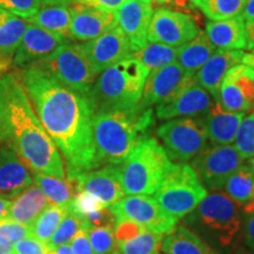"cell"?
Listing matches in <instances>:
<instances>
[{
  "mask_svg": "<svg viewBox=\"0 0 254 254\" xmlns=\"http://www.w3.org/2000/svg\"><path fill=\"white\" fill-rule=\"evenodd\" d=\"M20 82L44 128L66 163V177L100 167L93 141L94 107L39 66L21 69Z\"/></svg>",
  "mask_w": 254,
  "mask_h": 254,
  "instance_id": "cell-1",
  "label": "cell"
},
{
  "mask_svg": "<svg viewBox=\"0 0 254 254\" xmlns=\"http://www.w3.org/2000/svg\"><path fill=\"white\" fill-rule=\"evenodd\" d=\"M0 142L9 146L32 172L66 178L65 163L58 147L13 73L0 77Z\"/></svg>",
  "mask_w": 254,
  "mask_h": 254,
  "instance_id": "cell-2",
  "label": "cell"
},
{
  "mask_svg": "<svg viewBox=\"0 0 254 254\" xmlns=\"http://www.w3.org/2000/svg\"><path fill=\"white\" fill-rule=\"evenodd\" d=\"M155 123L152 109L98 112L93 118L95 152L103 165H120L136 145L148 136Z\"/></svg>",
  "mask_w": 254,
  "mask_h": 254,
  "instance_id": "cell-3",
  "label": "cell"
},
{
  "mask_svg": "<svg viewBox=\"0 0 254 254\" xmlns=\"http://www.w3.org/2000/svg\"><path fill=\"white\" fill-rule=\"evenodd\" d=\"M148 74L150 71L133 57L105 68L88 94L95 113L138 106Z\"/></svg>",
  "mask_w": 254,
  "mask_h": 254,
  "instance_id": "cell-4",
  "label": "cell"
},
{
  "mask_svg": "<svg viewBox=\"0 0 254 254\" xmlns=\"http://www.w3.org/2000/svg\"><path fill=\"white\" fill-rule=\"evenodd\" d=\"M172 164L163 145L153 136H146L126 160L118 165L125 194H154Z\"/></svg>",
  "mask_w": 254,
  "mask_h": 254,
  "instance_id": "cell-5",
  "label": "cell"
},
{
  "mask_svg": "<svg viewBox=\"0 0 254 254\" xmlns=\"http://www.w3.org/2000/svg\"><path fill=\"white\" fill-rule=\"evenodd\" d=\"M207 194V190L200 182L193 167L178 163L172 164L153 195L168 214L179 220L194 211Z\"/></svg>",
  "mask_w": 254,
  "mask_h": 254,
  "instance_id": "cell-6",
  "label": "cell"
},
{
  "mask_svg": "<svg viewBox=\"0 0 254 254\" xmlns=\"http://www.w3.org/2000/svg\"><path fill=\"white\" fill-rule=\"evenodd\" d=\"M240 208L224 190H213L190 214L200 230L220 246L228 247L241 230Z\"/></svg>",
  "mask_w": 254,
  "mask_h": 254,
  "instance_id": "cell-7",
  "label": "cell"
},
{
  "mask_svg": "<svg viewBox=\"0 0 254 254\" xmlns=\"http://www.w3.org/2000/svg\"><path fill=\"white\" fill-rule=\"evenodd\" d=\"M59 82L82 94H90L98 73L82 44L67 41L43 62L37 64Z\"/></svg>",
  "mask_w": 254,
  "mask_h": 254,
  "instance_id": "cell-8",
  "label": "cell"
},
{
  "mask_svg": "<svg viewBox=\"0 0 254 254\" xmlns=\"http://www.w3.org/2000/svg\"><path fill=\"white\" fill-rule=\"evenodd\" d=\"M157 135L171 160H190L208 147L201 120L190 117L167 120L158 127Z\"/></svg>",
  "mask_w": 254,
  "mask_h": 254,
  "instance_id": "cell-9",
  "label": "cell"
},
{
  "mask_svg": "<svg viewBox=\"0 0 254 254\" xmlns=\"http://www.w3.org/2000/svg\"><path fill=\"white\" fill-rule=\"evenodd\" d=\"M109 208L116 217V220H132L161 236H167L177 227L178 219L168 214L157 200L150 195L124 196Z\"/></svg>",
  "mask_w": 254,
  "mask_h": 254,
  "instance_id": "cell-10",
  "label": "cell"
},
{
  "mask_svg": "<svg viewBox=\"0 0 254 254\" xmlns=\"http://www.w3.org/2000/svg\"><path fill=\"white\" fill-rule=\"evenodd\" d=\"M244 161L245 159L233 145H213L193 158L192 167L205 189L213 192L224 187L231 174L244 165Z\"/></svg>",
  "mask_w": 254,
  "mask_h": 254,
  "instance_id": "cell-11",
  "label": "cell"
},
{
  "mask_svg": "<svg viewBox=\"0 0 254 254\" xmlns=\"http://www.w3.org/2000/svg\"><path fill=\"white\" fill-rule=\"evenodd\" d=\"M212 103L213 98L204 87L196 84L194 75H186L177 90L166 100L157 105L155 114L161 120L204 116Z\"/></svg>",
  "mask_w": 254,
  "mask_h": 254,
  "instance_id": "cell-12",
  "label": "cell"
},
{
  "mask_svg": "<svg viewBox=\"0 0 254 254\" xmlns=\"http://www.w3.org/2000/svg\"><path fill=\"white\" fill-rule=\"evenodd\" d=\"M199 32L198 25L190 14L158 8L152 14L147 39L151 43L178 47L192 40Z\"/></svg>",
  "mask_w": 254,
  "mask_h": 254,
  "instance_id": "cell-13",
  "label": "cell"
},
{
  "mask_svg": "<svg viewBox=\"0 0 254 254\" xmlns=\"http://www.w3.org/2000/svg\"><path fill=\"white\" fill-rule=\"evenodd\" d=\"M219 103L230 112L246 113L254 110V72L244 64L230 68L222 79Z\"/></svg>",
  "mask_w": 254,
  "mask_h": 254,
  "instance_id": "cell-14",
  "label": "cell"
},
{
  "mask_svg": "<svg viewBox=\"0 0 254 254\" xmlns=\"http://www.w3.org/2000/svg\"><path fill=\"white\" fill-rule=\"evenodd\" d=\"M67 41H69L68 38L52 33L34 24H27L12 59V64L14 67L20 69L31 67L50 57L58 47Z\"/></svg>",
  "mask_w": 254,
  "mask_h": 254,
  "instance_id": "cell-15",
  "label": "cell"
},
{
  "mask_svg": "<svg viewBox=\"0 0 254 254\" xmlns=\"http://www.w3.org/2000/svg\"><path fill=\"white\" fill-rule=\"evenodd\" d=\"M66 178H73L77 183L78 192H85L105 207H111L125 196L118 165H105L100 170L95 168Z\"/></svg>",
  "mask_w": 254,
  "mask_h": 254,
  "instance_id": "cell-16",
  "label": "cell"
},
{
  "mask_svg": "<svg viewBox=\"0 0 254 254\" xmlns=\"http://www.w3.org/2000/svg\"><path fill=\"white\" fill-rule=\"evenodd\" d=\"M82 47L98 74L105 68L133 56L128 39L118 26L93 40L85 41Z\"/></svg>",
  "mask_w": 254,
  "mask_h": 254,
  "instance_id": "cell-17",
  "label": "cell"
},
{
  "mask_svg": "<svg viewBox=\"0 0 254 254\" xmlns=\"http://www.w3.org/2000/svg\"><path fill=\"white\" fill-rule=\"evenodd\" d=\"M117 26L116 12L103 11L84 2H72L69 36L90 41Z\"/></svg>",
  "mask_w": 254,
  "mask_h": 254,
  "instance_id": "cell-18",
  "label": "cell"
},
{
  "mask_svg": "<svg viewBox=\"0 0 254 254\" xmlns=\"http://www.w3.org/2000/svg\"><path fill=\"white\" fill-rule=\"evenodd\" d=\"M152 14V6L145 4L141 0H126L116 12L117 26L128 39L133 53L147 45V33Z\"/></svg>",
  "mask_w": 254,
  "mask_h": 254,
  "instance_id": "cell-19",
  "label": "cell"
},
{
  "mask_svg": "<svg viewBox=\"0 0 254 254\" xmlns=\"http://www.w3.org/2000/svg\"><path fill=\"white\" fill-rule=\"evenodd\" d=\"M186 75L184 68L177 60L164 67L151 71L146 79L138 106L140 109H151L153 105L166 100L182 84Z\"/></svg>",
  "mask_w": 254,
  "mask_h": 254,
  "instance_id": "cell-20",
  "label": "cell"
},
{
  "mask_svg": "<svg viewBox=\"0 0 254 254\" xmlns=\"http://www.w3.org/2000/svg\"><path fill=\"white\" fill-rule=\"evenodd\" d=\"M33 184L32 171L7 145L0 147V198L12 200Z\"/></svg>",
  "mask_w": 254,
  "mask_h": 254,
  "instance_id": "cell-21",
  "label": "cell"
},
{
  "mask_svg": "<svg viewBox=\"0 0 254 254\" xmlns=\"http://www.w3.org/2000/svg\"><path fill=\"white\" fill-rule=\"evenodd\" d=\"M244 53L245 52L241 50L217 49L194 74L195 82L204 87L214 101H219V91L222 79L230 68L241 63Z\"/></svg>",
  "mask_w": 254,
  "mask_h": 254,
  "instance_id": "cell-22",
  "label": "cell"
},
{
  "mask_svg": "<svg viewBox=\"0 0 254 254\" xmlns=\"http://www.w3.org/2000/svg\"><path fill=\"white\" fill-rule=\"evenodd\" d=\"M245 113L230 112L222 109L219 101L212 103L209 109L202 116L201 123L206 134L212 145H231L236 139L238 128L243 122Z\"/></svg>",
  "mask_w": 254,
  "mask_h": 254,
  "instance_id": "cell-23",
  "label": "cell"
},
{
  "mask_svg": "<svg viewBox=\"0 0 254 254\" xmlns=\"http://www.w3.org/2000/svg\"><path fill=\"white\" fill-rule=\"evenodd\" d=\"M72 2L71 0H41L37 12L28 21L69 39Z\"/></svg>",
  "mask_w": 254,
  "mask_h": 254,
  "instance_id": "cell-24",
  "label": "cell"
},
{
  "mask_svg": "<svg viewBox=\"0 0 254 254\" xmlns=\"http://www.w3.org/2000/svg\"><path fill=\"white\" fill-rule=\"evenodd\" d=\"M206 36L215 49L221 50H245L247 49V38L245 21L241 15L209 21L206 25Z\"/></svg>",
  "mask_w": 254,
  "mask_h": 254,
  "instance_id": "cell-25",
  "label": "cell"
},
{
  "mask_svg": "<svg viewBox=\"0 0 254 254\" xmlns=\"http://www.w3.org/2000/svg\"><path fill=\"white\" fill-rule=\"evenodd\" d=\"M50 205L49 200L38 187L32 184L11 200L7 217L31 227L38 215Z\"/></svg>",
  "mask_w": 254,
  "mask_h": 254,
  "instance_id": "cell-26",
  "label": "cell"
},
{
  "mask_svg": "<svg viewBox=\"0 0 254 254\" xmlns=\"http://www.w3.org/2000/svg\"><path fill=\"white\" fill-rule=\"evenodd\" d=\"M26 26L25 19L0 9V72L5 71L12 64Z\"/></svg>",
  "mask_w": 254,
  "mask_h": 254,
  "instance_id": "cell-27",
  "label": "cell"
},
{
  "mask_svg": "<svg viewBox=\"0 0 254 254\" xmlns=\"http://www.w3.org/2000/svg\"><path fill=\"white\" fill-rule=\"evenodd\" d=\"M160 250L165 254H219L186 226H178L165 236Z\"/></svg>",
  "mask_w": 254,
  "mask_h": 254,
  "instance_id": "cell-28",
  "label": "cell"
},
{
  "mask_svg": "<svg viewBox=\"0 0 254 254\" xmlns=\"http://www.w3.org/2000/svg\"><path fill=\"white\" fill-rule=\"evenodd\" d=\"M217 50L206 36L205 31H200L192 40L178 49L177 62L187 75H194Z\"/></svg>",
  "mask_w": 254,
  "mask_h": 254,
  "instance_id": "cell-29",
  "label": "cell"
},
{
  "mask_svg": "<svg viewBox=\"0 0 254 254\" xmlns=\"http://www.w3.org/2000/svg\"><path fill=\"white\" fill-rule=\"evenodd\" d=\"M33 184L46 196L51 205L69 204L78 193L77 183L73 178H58L32 172Z\"/></svg>",
  "mask_w": 254,
  "mask_h": 254,
  "instance_id": "cell-30",
  "label": "cell"
},
{
  "mask_svg": "<svg viewBox=\"0 0 254 254\" xmlns=\"http://www.w3.org/2000/svg\"><path fill=\"white\" fill-rule=\"evenodd\" d=\"M224 192L241 208L246 207L254 198V173L247 165L238 167L226 180Z\"/></svg>",
  "mask_w": 254,
  "mask_h": 254,
  "instance_id": "cell-31",
  "label": "cell"
},
{
  "mask_svg": "<svg viewBox=\"0 0 254 254\" xmlns=\"http://www.w3.org/2000/svg\"><path fill=\"white\" fill-rule=\"evenodd\" d=\"M72 202V201H71ZM71 202L66 205H49L31 225L32 237L47 244L63 219L71 211Z\"/></svg>",
  "mask_w": 254,
  "mask_h": 254,
  "instance_id": "cell-32",
  "label": "cell"
},
{
  "mask_svg": "<svg viewBox=\"0 0 254 254\" xmlns=\"http://www.w3.org/2000/svg\"><path fill=\"white\" fill-rule=\"evenodd\" d=\"M177 47L167 46L164 44L151 43L133 53V58L144 65L148 71H154L177 60Z\"/></svg>",
  "mask_w": 254,
  "mask_h": 254,
  "instance_id": "cell-33",
  "label": "cell"
},
{
  "mask_svg": "<svg viewBox=\"0 0 254 254\" xmlns=\"http://www.w3.org/2000/svg\"><path fill=\"white\" fill-rule=\"evenodd\" d=\"M165 236L153 233L147 228L142 230L129 239L117 244L123 254H158Z\"/></svg>",
  "mask_w": 254,
  "mask_h": 254,
  "instance_id": "cell-34",
  "label": "cell"
},
{
  "mask_svg": "<svg viewBox=\"0 0 254 254\" xmlns=\"http://www.w3.org/2000/svg\"><path fill=\"white\" fill-rule=\"evenodd\" d=\"M212 21L240 15L246 0H190Z\"/></svg>",
  "mask_w": 254,
  "mask_h": 254,
  "instance_id": "cell-35",
  "label": "cell"
},
{
  "mask_svg": "<svg viewBox=\"0 0 254 254\" xmlns=\"http://www.w3.org/2000/svg\"><path fill=\"white\" fill-rule=\"evenodd\" d=\"M81 227H87L86 224L77 214L69 211V213L63 219L53 236L51 237L50 241L47 243V247L50 250H55L57 247L69 244Z\"/></svg>",
  "mask_w": 254,
  "mask_h": 254,
  "instance_id": "cell-36",
  "label": "cell"
},
{
  "mask_svg": "<svg viewBox=\"0 0 254 254\" xmlns=\"http://www.w3.org/2000/svg\"><path fill=\"white\" fill-rule=\"evenodd\" d=\"M87 233L94 254H114L118 251L113 227H91Z\"/></svg>",
  "mask_w": 254,
  "mask_h": 254,
  "instance_id": "cell-37",
  "label": "cell"
},
{
  "mask_svg": "<svg viewBox=\"0 0 254 254\" xmlns=\"http://www.w3.org/2000/svg\"><path fill=\"white\" fill-rule=\"evenodd\" d=\"M234 147L245 160L254 157V113L244 117L234 139Z\"/></svg>",
  "mask_w": 254,
  "mask_h": 254,
  "instance_id": "cell-38",
  "label": "cell"
},
{
  "mask_svg": "<svg viewBox=\"0 0 254 254\" xmlns=\"http://www.w3.org/2000/svg\"><path fill=\"white\" fill-rule=\"evenodd\" d=\"M28 237H32L31 227L25 226L9 218L0 219V239L1 240L13 245L17 241Z\"/></svg>",
  "mask_w": 254,
  "mask_h": 254,
  "instance_id": "cell-39",
  "label": "cell"
},
{
  "mask_svg": "<svg viewBox=\"0 0 254 254\" xmlns=\"http://www.w3.org/2000/svg\"><path fill=\"white\" fill-rule=\"evenodd\" d=\"M41 0H0V9L28 20L37 12Z\"/></svg>",
  "mask_w": 254,
  "mask_h": 254,
  "instance_id": "cell-40",
  "label": "cell"
},
{
  "mask_svg": "<svg viewBox=\"0 0 254 254\" xmlns=\"http://www.w3.org/2000/svg\"><path fill=\"white\" fill-rule=\"evenodd\" d=\"M12 252L14 254H47V244L36 239L33 237L25 238L12 245Z\"/></svg>",
  "mask_w": 254,
  "mask_h": 254,
  "instance_id": "cell-41",
  "label": "cell"
},
{
  "mask_svg": "<svg viewBox=\"0 0 254 254\" xmlns=\"http://www.w3.org/2000/svg\"><path fill=\"white\" fill-rule=\"evenodd\" d=\"M88 228L81 227L69 243L73 254H94L88 239Z\"/></svg>",
  "mask_w": 254,
  "mask_h": 254,
  "instance_id": "cell-42",
  "label": "cell"
},
{
  "mask_svg": "<svg viewBox=\"0 0 254 254\" xmlns=\"http://www.w3.org/2000/svg\"><path fill=\"white\" fill-rule=\"evenodd\" d=\"M125 1L126 0H84V4L103 9V11L117 12Z\"/></svg>",
  "mask_w": 254,
  "mask_h": 254,
  "instance_id": "cell-43",
  "label": "cell"
},
{
  "mask_svg": "<svg viewBox=\"0 0 254 254\" xmlns=\"http://www.w3.org/2000/svg\"><path fill=\"white\" fill-rule=\"evenodd\" d=\"M245 225H244V240L250 251L254 252V213L247 214Z\"/></svg>",
  "mask_w": 254,
  "mask_h": 254,
  "instance_id": "cell-44",
  "label": "cell"
},
{
  "mask_svg": "<svg viewBox=\"0 0 254 254\" xmlns=\"http://www.w3.org/2000/svg\"><path fill=\"white\" fill-rule=\"evenodd\" d=\"M240 15L245 23L254 21V0H246L243 12H241Z\"/></svg>",
  "mask_w": 254,
  "mask_h": 254,
  "instance_id": "cell-45",
  "label": "cell"
},
{
  "mask_svg": "<svg viewBox=\"0 0 254 254\" xmlns=\"http://www.w3.org/2000/svg\"><path fill=\"white\" fill-rule=\"evenodd\" d=\"M245 28H246V38H247L246 50H252L254 49V21L245 23Z\"/></svg>",
  "mask_w": 254,
  "mask_h": 254,
  "instance_id": "cell-46",
  "label": "cell"
},
{
  "mask_svg": "<svg viewBox=\"0 0 254 254\" xmlns=\"http://www.w3.org/2000/svg\"><path fill=\"white\" fill-rule=\"evenodd\" d=\"M241 64H244V65L249 66L253 69L254 72V49L251 50V52H247V53H244V57H243V60H241Z\"/></svg>",
  "mask_w": 254,
  "mask_h": 254,
  "instance_id": "cell-47",
  "label": "cell"
},
{
  "mask_svg": "<svg viewBox=\"0 0 254 254\" xmlns=\"http://www.w3.org/2000/svg\"><path fill=\"white\" fill-rule=\"evenodd\" d=\"M9 205H11V200L0 198V219L7 217Z\"/></svg>",
  "mask_w": 254,
  "mask_h": 254,
  "instance_id": "cell-48",
  "label": "cell"
},
{
  "mask_svg": "<svg viewBox=\"0 0 254 254\" xmlns=\"http://www.w3.org/2000/svg\"><path fill=\"white\" fill-rule=\"evenodd\" d=\"M47 254H73V252L71 250V246H69V244H66V245H62L57 247L55 250L49 249V253Z\"/></svg>",
  "mask_w": 254,
  "mask_h": 254,
  "instance_id": "cell-49",
  "label": "cell"
},
{
  "mask_svg": "<svg viewBox=\"0 0 254 254\" xmlns=\"http://www.w3.org/2000/svg\"><path fill=\"white\" fill-rule=\"evenodd\" d=\"M12 252V245L0 239V254H7Z\"/></svg>",
  "mask_w": 254,
  "mask_h": 254,
  "instance_id": "cell-50",
  "label": "cell"
},
{
  "mask_svg": "<svg viewBox=\"0 0 254 254\" xmlns=\"http://www.w3.org/2000/svg\"><path fill=\"white\" fill-rule=\"evenodd\" d=\"M141 1L150 6H153L157 4H165V0H141Z\"/></svg>",
  "mask_w": 254,
  "mask_h": 254,
  "instance_id": "cell-51",
  "label": "cell"
},
{
  "mask_svg": "<svg viewBox=\"0 0 254 254\" xmlns=\"http://www.w3.org/2000/svg\"><path fill=\"white\" fill-rule=\"evenodd\" d=\"M234 254H254V252H252V251H246L245 249H240Z\"/></svg>",
  "mask_w": 254,
  "mask_h": 254,
  "instance_id": "cell-52",
  "label": "cell"
},
{
  "mask_svg": "<svg viewBox=\"0 0 254 254\" xmlns=\"http://www.w3.org/2000/svg\"><path fill=\"white\" fill-rule=\"evenodd\" d=\"M250 167H251V170H252L253 173H254V157L250 159Z\"/></svg>",
  "mask_w": 254,
  "mask_h": 254,
  "instance_id": "cell-53",
  "label": "cell"
},
{
  "mask_svg": "<svg viewBox=\"0 0 254 254\" xmlns=\"http://www.w3.org/2000/svg\"><path fill=\"white\" fill-rule=\"evenodd\" d=\"M73 2H84V0H71Z\"/></svg>",
  "mask_w": 254,
  "mask_h": 254,
  "instance_id": "cell-54",
  "label": "cell"
},
{
  "mask_svg": "<svg viewBox=\"0 0 254 254\" xmlns=\"http://www.w3.org/2000/svg\"><path fill=\"white\" fill-rule=\"evenodd\" d=\"M114 254H123V253H120V252H119V251H117V252H116V253H114Z\"/></svg>",
  "mask_w": 254,
  "mask_h": 254,
  "instance_id": "cell-55",
  "label": "cell"
},
{
  "mask_svg": "<svg viewBox=\"0 0 254 254\" xmlns=\"http://www.w3.org/2000/svg\"><path fill=\"white\" fill-rule=\"evenodd\" d=\"M7 254H14L13 252H9V253H7Z\"/></svg>",
  "mask_w": 254,
  "mask_h": 254,
  "instance_id": "cell-56",
  "label": "cell"
},
{
  "mask_svg": "<svg viewBox=\"0 0 254 254\" xmlns=\"http://www.w3.org/2000/svg\"><path fill=\"white\" fill-rule=\"evenodd\" d=\"M165 2H168V0H165Z\"/></svg>",
  "mask_w": 254,
  "mask_h": 254,
  "instance_id": "cell-57",
  "label": "cell"
},
{
  "mask_svg": "<svg viewBox=\"0 0 254 254\" xmlns=\"http://www.w3.org/2000/svg\"><path fill=\"white\" fill-rule=\"evenodd\" d=\"M158 254H163V253H158ZM165 254V253H164Z\"/></svg>",
  "mask_w": 254,
  "mask_h": 254,
  "instance_id": "cell-58",
  "label": "cell"
},
{
  "mask_svg": "<svg viewBox=\"0 0 254 254\" xmlns=\"http://www.w3.org/2000/svg\"><path fill=\"white\" fill-rule=\"evenodd\" d=\"M253 111H254V110H253Z\"/></svg>",
  "mask_w": 254,
  "mask_h": 254,
  "instance_id": "cell-59",
  "label": "cell"
}]
</instances>
